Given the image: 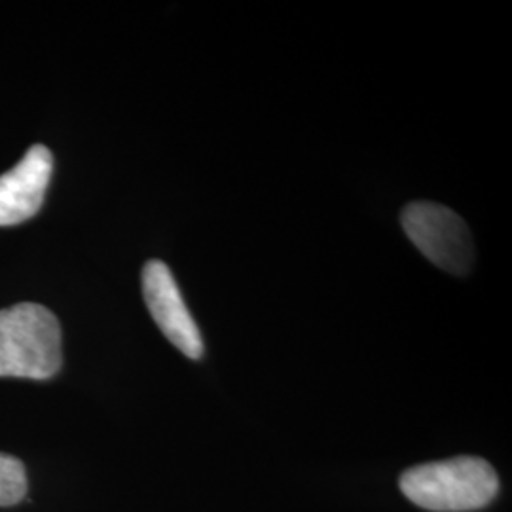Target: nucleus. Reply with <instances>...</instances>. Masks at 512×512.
<instances>
[{"mask_svg":"<svg viewBox=\"0 0 512 512\" xmlns=\"http://www.w3.org/2000/svg\"><path fill=\"white\" fill-rule=\"evenodd\" d=\"M401 490L425 511H478L494 501L499 478L488 461L465 456L408 469Z\"/></svg>","mask_w":512,"mask_h":512,"instance_id":"f257e3e1","label":"nucleus"},{"mask_svg":"<svg viewBox=\"0 0 512 512\" xmlns=\"http://www.w3.org/2000/svg\"><path fill=\"white\" fill-rule=\"evenodd\" d=\"M61 363V327L52 311L38 304L0 310V378L48 380Z\"/></svg>","mask_w":512,"mask_h":512,"instance_id":"f03ea898","label":"nucleus"},{"mask_svg":"<svg viewBox=\"0 0 512 512\" xmlns=\"http://www.w3.org/2000/svg\"><path fill=\"white\" fill-rule=\"evenodd\" d=\"M404 232L429 258L448 274H467L475 260V245L463 219L452 209L431 202H414L403 211Z\"/></svg>","mask_w":512,"mask_h":512,"instance_id":"7ed1b4c3","label":"nucleus"},{"mask_svg":"<svg viewBox=\"0 0 512 512\" xmlns=\"http://www.w3.org/2000/svg\"><path fill=\"white\" fill-rule=\"evenodd\" d=\"M143 296L148 311L165 338L188 359H202L203 338L194 317L184 304L183 294L171 270L160 260L143 268Z\"/></svg>","mask_w":512,"mask_h":512,"instance_id":"20e7f679","label":"nucleus"},{"mask_svg":"<svg viewBox=\"0 0 512 512\" xmlns=\"http://www.w3.org/2000/svg\"><path fill=\"white\" fill-rule=\"evenodd\" d=\"M52 171V152L44 145H35L14 169L0 175V226H14L37 215Z\"/></svg>","mask_w":512,"mask_h":512,"instance_id":"39448f33","label":"nucleus"},{"mask_svg":"<svg viewBox=\"0 0 512 512\" xmlns=\"http://www.w3.org/2000/svg\"><path fill=\"white\" fill-rule=\"evenodd\" d=\"M27 473L18 458L0 454V507H12L27 495Z\"/></svg>","mask_w":512,"mask_h":512,"instance_id":"423d86ee","label":"nucleus"}]
</instances>
